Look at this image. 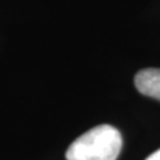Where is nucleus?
Segmentation results:
<instances>
[{
    "label": "nucleus",
    "mask_w": 160,
    "mask_h": 160,
    "mask_svg": "<svg viewBox=\"0 0 160 160\" xmlns=\"http://www.w3.org/2000/svg\"><path fill=\"white\" fill-rule=\"evenodd\" d=\"M123 146L122 135L115 127L102 124L79 136L68 147L67 160H116Z\"/></svg>",
    "instance_id": "nucleus-1"
},
{
    "label": "nucleus",
    "mask_w": 160,
    "mask_h": 160,
    "mask_svg": "<svg viewBox=\"0 0 160 160\" xmlns=\"http://www.w3.org/2000/svg\"><path fill=\"white\" fill-rule=\"evenodd\" d=\"M135 87L140 93L160 100V69L147 68L139 71L135 76Z\"/></svg>",
    "instance_id": "nucleus-2"
},
{
    "label": "nucleus",
    "mask_w": 160,
    "mask_h": 160,
    "mask_svg": "<svg viewBox=\"0 0 160 160\" xmlns=\"http://www.w3.org/2000/svg\"><path fill=\"white\" fill-rule=\"evenodd\" d=\"M146 160H160V149H158L156 152L151 153V155H149V156H148Z\"/></svg>",
    "instance_id": "nucleus-3"
}]
</instances>
